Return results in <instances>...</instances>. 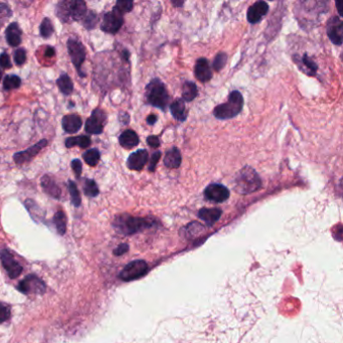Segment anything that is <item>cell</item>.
<instances>
[{
  "mask_svg": "<svg viewBox=\"0 0 343 343\" xmlns=\"http://www.w3.org/2000/svg\"><path fill=\"white\" fill-rule=\"evenodd\" d=\"M262 187V180L257 171L250 167H244L235 177L234 189L241 194H250Z\"/></svg>",
  "mask_w": 343,
  "mask_h": 343,
  "instance_id": "1",
  "label": "cell"
},
{
  "mask_svg": "<svg viewBox=\"0 0 343 343\" xmlns=\"http://www.w3.org/2000/svg\"><path fill=\"white\" fill-rule=\"evenodd\" d=\"M153 222L148 219L142 218H135L129 215H121L116 217L113 226L115 229L125 235H130L141 231L145 229L152 227Z\"/></svg>",
  "mask_w": 343,
  "mask_h": 343,
  "instance_id": "2",
  "label": "cell"
},
{
  "mask_svg": "<svg viewBox=\"0 0 343 343\" xmlns=\"http://www.w3.org/2000/svg\"><path fill=\"white\" fill-rule=\"evenodd\" d=\"M244 107L243 95L238 91H232L229 95L228 102L221 104L214 109V115L220 120H228L234 118L242 112Z\"/></svg>",
  "mask_w": 343,
  "mask_h": 343,
  "instance_id": "3",
  "label": "cell"
},
{
  "mask_svg": "<svg viewBox=\"0 0 343 343\" xmlns=\"http://www.w3.org/2000/svg\"><path fill=\"white\" fill-rule=\"evenodd\" d=\"M146 99L151 106L165 110L169 96L165 85L159 79H154L147 85Z\"/></svg>",
  "mask_w": 343,
  "mask_h": 343,
  "instance_id": "4",
  "label": "cell"
},
{
  "mask_svg": "<svg viewBox=\"0 0 343 343\" xmlns=\"http://www.w3.org/2000/svg\"><path fill=\"white\" fill-rule=\"evenodd\" d=\"M148 272V265L145 261L137 260L129 263L120 273V279L126 282L142 278Z\"/></svg>",
  "mask_w": 343,
  "mask_h": 343,
  "instance_id": "5",
  "label": "cell"
},
{
  "mask_svg": "<svg viewBox=\"0 0 343 343\" xmlns=\"http://www.w3.org/2000/svg\"><path fill=\"white\" fill-rule=\"evenodd\" d=\"M18 291L23 294H44L47 290L45 282L36 275H28L21 280L17 286Z\"/></svg>",
  "mask_w": 343,
  "mask_h": 343,
  "instance_id": "6",
  "label": "cell"
},
{
  "mask_svg": "<svg viewBox=\"0 0 343 343\" xmlns=\"http://www.w3.org/2000/svg\"><path fill=\"white\" fill-rule=\"evenodd\" d=\"M67 51L68 55L71 57L72 62L76 66L80 76L85 77L81 71V66L86 58V50L84 45L76 39H70L67 41Z\"/></svg>",
  "mask_w": 343,
  "mask_h": 343,
  "instance_id": "7",
  "label": "cell"
},
{
  "mask_svg": "<svg viewBox=\"0 0 343 343\" xmlns=\"http://www.w3.org/2000/svg\"><path fill=\"white\" fill-rule=\"evenodd\" d=\"M106 120L107 116L104 111L100 108L95 109L91 117L86 122V131L90 134H101L103 130H104Z\"/></svg>",
  "mask_w": 343,
  "mask_h": 343,
  "instance_id": "8",
  "label": "cell"
},
{
  "mask_svg": "<svg viewBox=\"0 0 343 343\" xmlns=\"http://www.w3.org/2000/svg\"><path fill=\"white\" fill-rule=\"evenodd\" d=\"M0 260H1L2 266L4 267L8 276L11 279L19 277L22 272V266L14 259V257L8 250L0 251Z\"/></svg>",
  "mask_w": 343,
  "mask_h": 343,
  "instance_id": "9",
  "label": "cell"
},
{
  "mask_svg": "<svg viewBox=\"0 0 343 343\" xmlns=\"http://www.w3.org/2000/svg\"><path fill=\"white\" fill-rule=\"evenodd\" d=\"M123 23H124L123 16L113 10V11L107 12L104 15V18H103V21L101 24V29L107 33L115 34L120 30Z\"/></svg>",
  "mask_w": 343,
  "mask_h": 343,
  "instance_id": "10",
  "label": "cell"
},
{
  "mask_svg": "<svg viewBox=\"0 0 343 343\" xmlns=\"http://www.w3.org/2000/svg\"><path fill=\"white\" fill-rule=\"evenodd\" d=\"M204 197L213 202H224L229 197V190L223 184L212 183L204 189Z\"/></svg>",
  "mask_w": 343,
  "mask_h": 343,
  "instance_id": "11",
  "label": "cell"
},
{
  "mask_svg": "<svg viewBox=\"0 0 343 343\" xmlns=\"http://www.w3.org/2000/svg\"><path fill=\"white\" fill-rule=\"evenodd\" d=\"M327 36L330 41L336 45L340 46L342 44V32H343V23L341 17L333 16L329 19L327 24Z\"/></svg>",
  "mask_w": 343,
  "mask_h": 343,
  "instance_id": "12",
  "label": "cell"
},
{
  "mask_svg": "<svg viewBox=\"0 0 343 343\" xmlns=\"http://www.w3.org/2000/svg\"><path fill=\"white\" fill-rule=\"evenodd\" d=\"M48 144V141L46 139L39 141L37 144H34L33 146L29 147L28 149L24 150V151H20L17 152L13 155V160L16 164H23L25 162L30 161L33 157H36L40 151L45 148Z\"/></svg>",
  "mask_w": 343,
  "mask_h": 343,
  "instance_id": "13",
  "label": "cell"
},
{
  "mask_svg": "<svg viewBox=\"0 0 343 343\" xmlns=\"http://www.w3.org/2000/svg\"><path fill=\"white\" fill-rule=\"evenodd\" d=\"M269 11V5L267 2L265 1H258L256 3H254L252 6H250L249 10H248V21L250 23H258L260 22L264 16L268 13Z\"/></svg>",
  "mask_w": 343,
  "mask_h": 343,
  "instance_id": "14",
  "label": "cell"
},
{
  "mask_svg": "<svg viewBox=\"0 0 343 343\" xmlns=\"http://www.w3.org/2000/svg\"><path fill=\"white\" fill-rule=\"evenodd\" d=\"M148 161V152L145 149H140L132 153L127 160V166L131 170L140 171Z\"/></svg>",
  "mask_w": 343,
  "mask_h": 343,
  "instance_id": "15",
  "label": "cell"
},
{
  "mask_svg": "<svg viewBox=\"0 0 343 343\" xmlns=\"http://www.w3.org/2000/svg\"><path fill=\"white\" fill-rule=\"evenodd\" d=\"M194 75L195 78L201 83L209 82L213 78V72L208 59L199 58L196 61L194 66Z\"/></svg>",
  "mask_w": 343,
  "mask_h": 343,
  "instance_id": "16",
  "label": "cell"
},
{
  "mask_svg": "<svg viewBox=\"0 0 343 343\" xmlns=\"http://www.w3.org/2000/svg\"><path fill=\"white\" fill-rule=\"evenodd\" d=\"M82 119L80 116L71 114V115H65L62 118L61 125L63 130L68 133V134H74L77 133L81 128H82Z\"/></svg>",
  "mask_w": 343,
  "mask_h": 343,
  "instance_id": "17",
  "label": "cell"
},
{
  "mask_svg": "<svg viewBox=\"0 0 343 343\" xmlns=\"http://www.w3.org/2000/svg\"><path fill=\"white\" fill-rule=\"evenodd\" d=\"M294 60L296 61L297 65L304 74H307L309 76H314L318 70L317 64L310 57H308L307 55H304L300 58L297 56H294Z\"/></svg>",
  "mask_w": 343,
  "mask_h": 343,
  "instance_id": "18",
  "label": "cell"
},
{
  "mask_svg": "<svg viewBox=\"0 0 343 343\" xmlns=\"http://www.w3.org/2000/svg\"><path fill=\"white\" fill-rule=\"evenodd\" d=\"M41 183H42L43 189H44L50 196H52L53 198H56V199H59V198H60L61 190H60V188L58 187L57 183L56 182V180L54 179L53 176H51V175H45V176L42 178Z\"/></svg>",
  "mask_w": 343,
  "mask_h": 343,
  "instance_id": "19",
  "label": "cell"
},
{
  "mask_svg": "<svg viewBox=\"0 0 343 343\" xmlns=\"http://www.w3.org/2000/svg\"><path fill=\"white\" fill-rule=\"evenodd\" d=\"M5 37L7 44L13 48L18 47L21 44V29L16 22H12L6 28Z\"/></svg>",
  "mask_w": 343,
  "mask_h": 343,
  "instance_id": "20",
  "label": "cell"
},
{
  "mask_svg": "<svg viewBox=\"0 0 343 343\" xmlns=\"http://www.w3.org/2000/svg\"><path fill=\"white\" fill-rule=\"evenodd\" d=\"M119 143L125 149H132L139 144V137L135 131L126 130L120 135Z\"/></svg>",
  "mask_w": 343,
  "mask_h": 343,
  "instance_id": "21",
  "label": "cell"
},
{
  "mask_svg": "<svg viewBox=\"0 0 343 343\" xmlns=\"http://www.w3.org/2000/svg\"><path fill=\"white\" fill-rule=\"evenodd\" d=\"M181 154L178 148L172 147L166 152L164 157V164L167 168H178L181 164Z\"/></svg>",
  "mask_w": 343,
  "mask_h": 343,
  "instance_id": "22",
  "label": "cell"
},
{
  "mask_svg": "<svg viewBox=\"0 0 343 343\" xmlns=\"http://www.w3.org/2000/svg\"><path fill=\"white\" fill-rule=\"evenodd\" d=\"M170 111H171V114H172V116L180 122L185 121V119L187 117L185 104H184V101L182 99L175 100L172 104L170 105Z\"/></svg>",
  "mask_w": 343,
  "mask_h": 343,
  "instance_id": "23",
  "label": "cell"
},
{
  "mask_svg": "<svg viewBox=\"0 0 343 343\" xmlns=\"http://www.w3.org/2000/svg\"><path fill=\"white\" fill-rule=\"evenodd\" d=\"M87 14V5L83 0H73L71 7V19L80 21L84 19Z\"/></svg>",
  "mask_w": 343,
  "mask_h": 343,
  "instance_id": "24",
  "label": "cell"
},
{
  "mask_svg": "<svg viewBox=\"0 0 343 343\" xmlns=\"http://www.w3.org/2000/svg\"><path fill=\"white\" fill-rule=\"evenodd\" d=\"M73 0H64L57 4V15L61 22L71 21V7Z\"/></svg>",
  "mask_w": 343,
  "mask_h": 343,
  "instance_id": "25",
  "label": "cell"
},
{
  "mask_svg": "<svg viewBox=\"0 0 343 343\" xmlns=\"http://www.w3.org/2000/svg\"><path fill=\"white\" fill-rule=\"evenodd\" d=\"M222 214L220 209H201L198 212V218L209 225H213L220 220Z\"/></svg>",
  "mask_w": 343,
  "mask_h": 343,
  "instance_id": "26",
  "label": "cell"
},
{
  "mask_svg": "<svg viewBox=\"0 0 343 343\" xmlns=\"http://www.w3.org/2000/svg\"><path fill=\"white\" fill-rule=\"evenodd\" d=\"M91 139L90 137L82 135V136H77V137H71V138H67L64 142L66 148H72L74 146H79L82 148H87L91 145Z\"/></svg>",
  "mask_w": 343,
  "mask_h": 343,
  "instance_id": "27",
  "label": "cell"
},
{
  "mask_svg": "<svg viewBox=\"0 0 343 343\" xmlns=\"http://www.w3.org/2000/svg\"><path fill=\"white\" fill-rule=\"evenodd\" d=\"M57 87L59 88L60 92L64 95H70L72 94L73 90H74V85H73V82L71 80V78L68 77L66 74H63L61 75L57 81Z\"/></svg>",
  "mask_w": 343,
  "mask_h": 343,
  "instance_id": "28",
  "label": "cell"
},
{
  "mask_svg": "<svg viewBox=\"0 0 343 343\" xmlns=\"http://www.w3.org/2000/svg\"><path fill=\"white\" fill-rule=\"evenodd\" d=\"M198 94L197 88L194 83L185 82L182 86V99L186 102L193 101Z\"/></svg>",
  "mask_w": 343,
  "mask_h": 343,
  "instance_id": "29",
  "label": "cell"
},
{
  "mask_svg": "<svg viewBox=\"0 0 343 343\" xmlns=\"http://www.w3.org/2000/svg\"><path fill=\"white\" fill-rule=\"evenodd\" d=\"M54 224L56 226L57 232L60 235L65 233V231H66V217H65L63 212L59 211V212L56 213V215L54 217Z\"/></svg>",
  "mask_w": 343,
  "mask_h": 343,
  "instance_id": "30",
  "label": "cell"
},
{
  "mask_svg": "<svg viewBox=\"0 0 343 343\" xmlns=\"http://www.w3.org/2000/svg\"><path fill=\"white\" fill-rule=\"evenodd\" d=\"M100 152L98 149L96 148H93V149H90L88 150L87 152L84 153L83 155V158L84 160L86 161V163L90 166H96L100 160Z\"/></svg>",
  "mask_w": 343,
  "mask_h": 343,
  "instance_id": "31",
  "label": "cell"
},
{
  "mask_svg": "<svg viewBox=\"0 0 343 343\" xmlns=\"http://www.w3.org/2000/svg\"><path fill=\"white\" fill-rule=\"evenodd\" d=\"M40 31H41V36L44 39H49L50 37L53 36L54 25H53V22L50 18H48V17L44 18V20L42 21L41 26H40Z\"/></svg>",
  "mask_w": 343,
  "mask_h": 343,
  "instance_id": "32",
  "label": "cell"
},
{
  "mask_svg": "<svg viewBox=\"0 0 343 343\" xmlns=\"http://www.w3.org/2000/svg\"><path fill=\"white\" fill-rule=\"evenodd\" d=\"M68 190H70L72 203L75 205L76 208H79L80 205H81V202H82L80 191H79L76 183L74 181H72V180L68 181Z\"/></svg>",
  "mask_w": 343,
  "mask_h": 343,
  "instance_id": "33",
  "label": "cell"
},
{
  "mask_svg": "<svg viewBox=\"0 0 343 343\" xmlns=\"http://www.w3.org/2000/svg\"><path fill=\"white\" fill-rule=\"evenodd\" d=\"M21 85V80L19 77L15 75H9L6 76L4 81H3V88L5 90H13V89H18Z\"/></svg>",
  "mask_w": 343,
  "mask_h": 343,
  "instance_id": "34",
  "label": "cell"
},
{
  "mask_svg": "<svg viewBox=\"0 0 343 343\" xmlns=\"http://www.w3.org/2000/svg\"><path fill=\"white\" fill-rule=\"evenodd\" d=\"M133 5H134V3L132 1H130V0H119L114 7V11L123 15L124 13L130 12L133 8Z\"/></svg>",
  "mask_w": 343,
  "mask_h": 343,
  "instance_id": "35",
  "label": "cell"
},
{
  "mask_svg": "<svg viewBox=\"0 0 343 343\" xmlns=\"http://www.w3.org/2000/svg\"><path fill=\"white\" fill-rule=\"evenodd\" d=\"M84 191L87 196L95 197L99 194V188L93 179H86L84 183Z\"/></svg>",
  "mask_w": 343,
  "mask_h": 343,
  "instance_id": "36",
  "label": "cell"
},
{
  "mask_svg": "<svg viewBox=\"0 0 343 343\" xmlns=\"http://www.w3.org/2000/svg\"><path fill=\"white\" fill-rule=\"evenodd\" d=\"M98 20H99L98 15L94 11H89L84 17V26L87 29H93L96 27Z\"/></svg>",
  "mask_w": 343,
  "mask_h": 343,
  "instance_id": "37",
  "label": "cell"
},
{
  "mask_svg": "<svg viewBox=\"0 0 343 343\" xmlns=\"http://www.w3.org/2000/svg\"><path fill=\"white\" fill-rule=\"evenodd\" d=\"M10 307L8 304L0 302V324L4 323L10 318Z\"/></svg>",
  "mask_w": 343,
  "mask_h": 343,
  "instance_id": "38",
  "label": "cell"
},
{
  "mask_svg": "<svg viewBox=\"0 0 343 343\" xmlns=\"http://www.w3.org/2000/svg\"><path fill=\"white\" fill-rule=\"evenodd\" d=\"M228 60V56L225 53H220L217 55L215 60H214V68L217 72H220L222 68L226 65Z\"/></svg>",
  "mask_w": 343,
  "mask_h": 343,
  "instance_id": "39",
  "label": "cell"
},
{
  "mask_svg": "<svg viewBox=\"0 0 343 343\" xmlns=\"http://www.w3.org/2000/svg\"><path fill=\"white\" fill-rule=\"evenodd\" d=\"M26 60V53L23 49H17L14 52V61L16 64L21 65Z\"/></svg>",
  "mask_w": 343,
  "mask_h": 343,
  "instance_id": "40",
  "label": "cell"
},
{
  "mask_svg": "<svg viewBox=\"0 0 343 343\" xmlns=\"http://www.w3.org/2000/svg\"><path fill=\"white\" fill-rule=\"evenodd\" d=\"M72 168L74 170V172L77 176V178H80L82 171H83V166H82V162L79 159H75L72 161Z\"/></svg>",
  "mask_w": 343,
  "mask_h": 343,
  "instance_id": "41",
  "label": "cell"
},
{
  "mask_svg": "<svg viewBox=\"0 0 343 343\" xmlns=\"http://www.w3.org/2000/svg\"><path fill=\"white\" fill-rule=\"evenodd\" d=\"M160 157H161V152H160V151L154 152V153L152 154L151 159H150L151 161H150V164H149V171H151V172H153V171L155 170L156 165H157V163H158Z\"/></svg>",
  "mask_w": 343,
  "mask_h": 343,
  "instance_id": "42",
  "label": "cell"
},
{
  "mask_svg": "<svg viewBox=\"0 0 343 343\" xmlns=\"http://www.w3.org/2000/svg\"><path fill=\"white\" fill-rule=\"evenodd\" d=\"M0 66L3 68L11 67V61H10L9 56L5 53H2L1 55H0Z\"/></svg>",
  "mask_w": 343,
  "mask_h": 343,
  "instance_id": "43",
  "label": "cell"
},
{
  "mask_svg": "<svg viewBox=\"0 0 343 343\" xmlns=\"http://www.w3.org/2000/svg\"><path fill=\"white\" fill-rule=\"evenodd\" d=\"M147 144L152 148H158L160 146V141L157 136H149L147 138Z\"/></svg>",
  "mask_w": 343,
  "mask_h": 343,
  "instance_id": "44",
  "label": "cell"
},
{
  "mask_svg": "<svg viewBox=\"0 0 343 343\" xmlns=\"http://www.w3.org/2000/svg\"><path fill=\"white\" fill-rule=\"evenodd\" d=\"M128 250H129V246L127 244H122L114 250V255L115 256H121V255L127 253Z\"/></svg>",
  "mask_w": 343,
  "mask_h": 343,
  "instance_id": "45",
  "label": "cell"
},
{
  "mask_svg": "<svg viewBox=\"0 0 343 343\" xmlns=\"http://www.w3.org/2000/svg\"><path fill=\"white\" fill-rule=\"evenodd\" d=\"M0 13L6 14V15H11V10L5 3L0 2Z\"/></svg>",
  "mask_w": 343,
  "mask_h": 343,
  "instance_id": "46",
  "label": "cell"
},
{
  "mask_svg": "<svg viewBox=\"0 0 343 343\" xmlns=\"http://www.w3.org/2000/svg\"><path fill=\"white\" fill-rule=\"evenodd\" d=\"M157 121V116L156 115H153V114H151V115H149L148 117H147V123L149 124V125H153V124H155V122Z\"/></svg>",
  "mask_w": 343,
  "mask_h": 343,
  "instance_id": "47",
  "label": "cell"
},
{
  "mask_svg": "<svg viewBox=\"0 0 343 343\" xmlns=\"http://www.w3.org/2000/svg\"><path fill=\"white\" fill-rule=\"evenodd\" d=\"M55 54H56L55 50L53 48H51V47H49L47 49V51H46V57H53L55 56Z\"/></svg>",
  "mask_w": 343,
  "mask_h": 343,
  "instance_id": "48",
  "label": "cell"
},
{
  "mask_svg": "<svg viewBox=\"0 0 343 343\" xmlns=\"http://www.w3.org/2000/svg\"><path fill=\"white\" fill-rule=\"evenodd\" d=\"M339 4H340V3H339V2H338V1H337V2H336V6H337V10H338V12H339V15H340V16H341V15H342V14H341V9H340V5H339ZM340 16H339V17H340Z\"/></svg>",
  "mask_w": 343,
  "mask_h": 343,
  "instance_id": "49",
  "label": "cell"
},
{
  "mask_svg": "<svg viewBox=\"0 0 343 343\" xmlns=\"http://www.w3.org/2000/svg\"><path fill=\"white\" fill-rule=\"evenodd\" d=\"M173 4H175V5H182L183 2H173Z\"/></svg>",
  "mask_w": 343,
  "mask_h": 343,
  "instance_id": "50",
  "label": "cell"
},
{
  "mask_svg": "<svg viewBox=\"0 0 343 343\" xmlns=\"http://www.w3.org/2000/svg\"><path fill=\"white\" fill-rule=\"evenodd\" d=\"M1 78H2V72L0 71V81H1Z\"/></svg>",
  "mask_w": 343,
  "mask_h": 343,
  "instance_id": "51",
  "label": "cell"
}]
</instances>
